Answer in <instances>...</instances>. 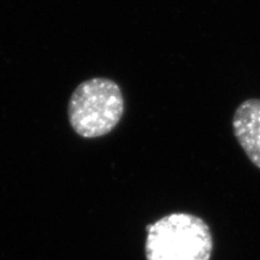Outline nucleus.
I'll list each match as a JSON object with an SVG mask.
<instances>
[{"instance_id": "nucleus-1", "label": "nucleus", "mask_w": 260, "mask_h": 260, "mask_svg": "<svg viewBox=\"0 0 260 260\" xmlns=\"http://www.w3.org/2000/svg\"><path fill=\"white\" fill-rule=\"evenodd\" d=\"M212 249L210 226L194 214L171 213L147 226V260H210Z\"/></svg>"}, {"instance_id": "nucleus-2", "label": "nucleus", "mask_w": 260, "mask_h": 260, "mask_svg": "<svg viewBox=\"0 0 260 260\" xmlns=\"http://www.w3.org/2000/svg\"><path fill=\"white\" fill-rule=\"evenodd\" d=\"M124 112L123 94L107 79H92L81 83L71 95L69 118L73 128L83 138L109 134Z\"/></svg>"}, {"instance_id": "nucleus-3", "label": "nucleus", "mask_w": 260, "mask_h": 260, "mask_svg": "<svg viewBox=\"0 0 260 260\" xmlns=\"http://www.w3.org/2000/svg\"><path fill=\"white\" fill-rule=\"evenodd\" d=\"M233 129L247 157L260 169V99H248L237 107Z\"/></svg>"}]
</instances>
